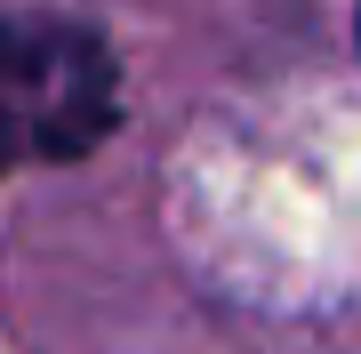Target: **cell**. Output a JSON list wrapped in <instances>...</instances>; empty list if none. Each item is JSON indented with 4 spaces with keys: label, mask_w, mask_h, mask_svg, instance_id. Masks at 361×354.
Instances as JSON below:
<instances>
[{
    "label": "cell",
    "mask_w": 361,
    "mask_h": 354,
    "mask_svg": "<svg viewBox=\"0 0 361 354\" xmlns=\"http://www.w3.org/2000/svg\"><path fill=\"white\" fill-rule=\"evenodd\" d=\"M121 121L113 49L73 16H8L0 25V170L80 161Z\"/></svg>",
    "instance_id": "1"
}]
</instances>
